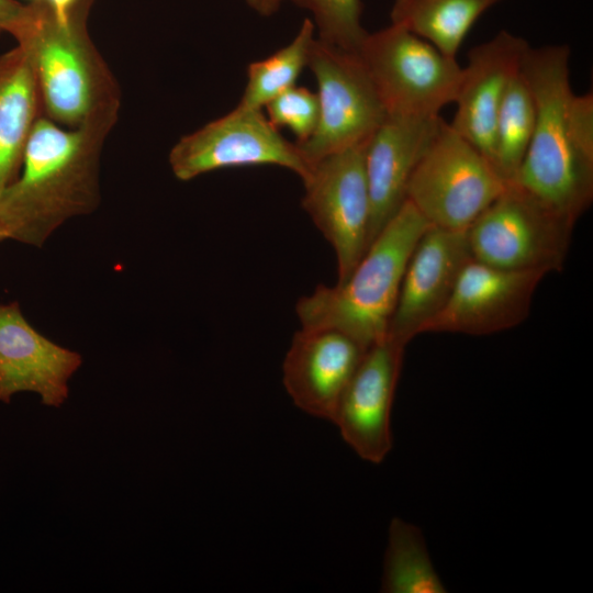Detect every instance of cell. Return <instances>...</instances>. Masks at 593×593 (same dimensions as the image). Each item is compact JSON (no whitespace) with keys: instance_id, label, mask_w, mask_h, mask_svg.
Listing matches in <instances>:
<instances>
[{"instance_id":"6da1fadb","label":"cell","mask_w":593,"mask_h":593,"mask_svg":"<svg viewBox=\"0 0 593 593\" xmlns=\"http://www.w3.org/2000/svg\"><path fill=\"white\" fill-rule=\"evenodd\" d=\"M568 45L529 46L522 70L536 122L525 157L507 182L571 224L593 200V94H575Z\"/></svg>"},{"instance_id":"7a4b0ae2","label":"cell","mask_w":593,"mask_h":593,"mask_svg":"<svg viewBox=\"0 0 593 593\" xmlns=\"http://www.w3.org/2000/svg\"><path fill=\"white\" fill-rule=\"evenodd\" d=\"M118 119L107 115L66 128L46 116L37 119L22 172L0 195L7 239L42 247L66 221L98 208L101 150Z\"/></svg>"},{"instance_id":"3957f363","label":"cell","mask_w":593,"mask_h":593,"mask_svg":"<svg viewBox=\"0 0 593 593\" xmlns=\"http://www.w3.org/2000/svg\"><path fill=\"white\" fill-rule=\"evenodd\" d=\"M429 226L405 200L345 281L318 286L298 301L301 327L339 331L366 349L384 339L407 261Z\"/></svg>"},{"instance_id":"277c9868","label":"cell","mask_w":593,"mask_h":593,"mask_svg":"<svg viewBox=\"0 0 593 593\" xmlns=\"http://www.w3.org/2000/svg\"><path fill=\"white\" fill-rule=\"evenodd\" d=\"M86 2L60 24L45 0L33 1L15 32L29 53L45 116L59 125L79 126L92 119L119 115V85L90 40Z\"/></svg>"},{"instance_id":"5b68a950","label":"cell","mask_w":593,"mask_h":593,"mask_svg":"<svg viewBox=\"0 0 593 593\" xmlns=\"http://www.w3.org/2000/svg\"><path fill=\"white\" fill-rule=\"evenodd\" d=\"M357 54L387 114L439 116L456 101L462 78L457 58L402 26L368 32Z\"/></svg>"},{"instance_id":"8992f818","label":"cell","mask_w":593,"mask_h":593,"mask_svg":"<svg viewBox=\"0 0 593 593\" xmlns=\"http://www.w3.org/2000/svg\"><path fill=\"white\" fill-rule=\"evenodd\" d=\"M506 186L490 160L443 120L410 178L406 200L432 226L467 231Z\"/></svg>"},{"instance_id":"52a82bcc","label":"cell","mask_w":593,"mask_h":593,"mask_svg":"<svg viewBox=\"0 0 593 593\" xmlns=\"http://www.w3.org/2000/svg\"><path fill=\"white\" fill-rule=\"evenodd\" d=\"M574 225L512 183L467 230L471 257L507 270L560 271Z\"/></svg>"},{"instance_id":"ba28073f","label":"cell","mask_w":593,"mask_h":593,"mask_svg":"<svg viewBox=\"0 0 593 593\" xmlns=\"http://www.w3.org/2000/svg\"><path fill=\"white\" fill-rule=\"evenodd\" d=\"M307 67L317 83L320 115L312 136L298 146L313 166L331 154L368 141L387 112L357 53L316 37Z\"/></svg>"},{"instance_id":"9c48e42d","label":"cell","mask_w":593,"mask_h":593,"mask_svg":"<svg viewBox=\"0 0 593 593\" xmlns=\"http://www.w3.org/2000/svg\"><path fill=\"white\" fill-rule=\"evenodd\" d=\"M169 165L181 181L223 168L265 165L287 168L304 181L313 167L261 110L238 105L182 136L169 153Z\"/></svg>"},{"instance_id":"30bf717a","label":"cell","mask_w":593,"mask_h":593,"mask_svg":"<svg viewBox=\"0 0 593 593\" xmlns=\"http://www.w3.org/2000/svg\"><path fill=\"white\" fill-rule=\"evenodd\" d=\"M368 141L316 161L303 181L302 206L334 248L337 283L348 278L369 246Z\"/></svg>"},{"instance_id":"8fae6325","label":"cell","mask_w":593,"mask_h":593,"mask_svg":"<svg viewBox=\"0 0 593 593\" xmlns=\"http://www.w3.org/2000/svg\"><path fill=\"white\" fill-rule=\"evenodd\" d=\"M546 275L496 268L471 258L448 301L423 333L482 336L511 329L527 318L534 293Z\"/></svg>"},{"instance_id":"7c38bea8","label":"cell","mask_w":593,"mask_h":593,"mask_svg":"<svg viewBox=\"0 0 593 593\" xmlns=\"http://www.w3.org/2000/svg\"><path fill=\"white\" fill-rule=\"evenodd\" d=\"M405 347L387 336L365 351L333 421L347 445L372 463L392 448L391 411Z\"/></svg>"},{"instance_id":"4fadbf2b","label":"cell","mask_w":593,"mask_h":593,"mask_svg":"<svg viewBox=\"0 0 593 593\" xmlns=\"http://www.w3.org/2000/svg\"><path fill=\"white\" fill-rule=\"evenodd\" d=\"M471 258L467 231L429 226L407 261L387 336L406 346L422 334Z\"/></svg>"},{"instance_id":"5bb4252c","label":"cell","mask_w":593,"mask_h":593,"mask_svg":"<svg viewBox=\"0 0 593 593\" xmlns=\"http://www.w3.org/2000/svg\"><path fill=\"white\" fill-rule=\"evenodd\" d=\"M79 353L65 348L36 331L18 302L0 303V401L10 403L20 392L40 395L47 406L68 399V382L80 368Z\"/></svg>"},{"instance_id":"9a60e30c","label":"cell","mask_w":593,"mask_h":593,"mask_svg":"<svg viewBox=\"0 0 593 593\" xmlns=\"http://www.w3.org/2000/svg\"><path fill=\"white\" fill-rule=\"evenodd\" d=\"M366 350L339 331L301 327L282 365L283 385L294 405L309 415L333 423Z\"/></svg>"},{"instance_id":"2e32d148","label":"cell","mask_w":593,"mask_h":593,"mask_svg":"<svg viewBox=\"0 0 593 593\" xmlns=\"http://www.w3.org/2000/svg\"><path fill=\"white\" fill-rule=\"evenodd\" d=\"M526 40L502 30L472 47L456 98L451 127L492 164L496 118L512 77L521 69ZM493 165V164H492Z\"/></svg>"},{"instance_id":"e0dca14e","label":"cell","mask_w":593,"mask_h":593,"mask_svg":"<svg viewBox=\"0 0 593 593\" xmlns=\"http://www.w3.org/2000/svg\"><path fill=\"white\" fill-rule=\"evenodd\" d=\"M443 119L387 114L368 141L369 245L406 200L410 178Z\"/></svg>"},{"instance_id":"ac0fdd59","label":"cell","mask_w":593,"mask_h":593,"mask_svg":"<svg viewBox=\"0 0 593 593\" xmlns=\"http://www.w3.org/2000/svg\"><path fill=\"white\" fill-rule=\"evenodd\" d=\"M41 110L34 67L27 51L19 44L0 57V195L18 178Z\"/></svg>"},{"instance_id":"d6986e66","label":"cell","mask_w":593,"mask_h":593,"mask_svg":"<svg viewBox=\"0 0 593 593\" xmlns=\"http://www.w3.org/2000/svg\"><path fill=\"white\" fill-rule=\"evenodd\" d=\"M503 0H394L391 23L456 57L477 20Z\"/></svg>"},{"instance_id":"ffe728a7","label":"cell","mask_w":593,"mask_h":593,"mask_svg":"<svg viewBox=\"0 0 593 593\" xmlns=\"http://www.w3.org/2000/svg\"><path fill=\"white\" fill-rule=\"evenodd\" d=\"M381 592L444 593L421 529L401 518L389 526Z\"/></svg>"},{"instance_id":"44dd1931","label":"cell","mask_w":593,"mask_h":593,"mask_svg":"<svg viewBox=\"0 0 593 593\" xmlns=\"http://www.w3.org/2000/svg\"><path fill=\"white\" fill-rule=\"evenodd\" d=\"M535 122L534 96L521 67L507 86L494 130L492 164L506 182L514 178L525 157Z\"/></svg>"},{"instance_id":"7402d4cb","label":"cell","mask_w":593,"mask_h":593,"mask_svg":"<svg viewBox=\"0 0 593 593\" xmlns=\"http://www.w3.org/2000/svg\"><path fill=\"white\" fill-rule=\"evenodd\" d=\"M314 32L313 21L306 18L288 45L264 59L250 63L247 83L237 105L261 110L277 96L295 86L303 68L307 66Z\"/></svg>"},{"instance_id":"603a6c76","label":"cell","mask_w":593,"mask_h":593,"mask_svg":"<svg viewBox=\"0 0 593 593\" xmlns=\"http://www.w3.org/2000/svg\"><path fill=\"white\" fill-rule=\"evenodd\" d=\"M312 13L317 38L357 53L368 32L361 24L360 0H289Z\"/></svg>"},{"instance_id":"cb8c5ba5","label":"cell","mask_w":593,"mask_h":593,"mask_svg":"<svg viewBox=\"0 0 593 593\" xmlns=\"http://www.w3.org/2000/svg\"><path fill=\"white\" fill-rule=\"evenodd\" d=\"M267 119L277 128L288 127L296 137V144L305 143L314 133L320 104L317 93L305 87L293 86L266 105Z\"/></svg>"},{"instance_id":"d4e9b609","label":"cell","mask_w":593,"mask_h":593,"mask_svg":"<svg viewBox=\"0 0 593 593\" xmlns=\"http://www.w3.org/2000/svg\"><path fill=\"white\" fill-rule=\"evenodd\" d=\"M26 12L27 5H22L15 0H0V31L14 35Z\"/></svg>"},{"instance_id":"484cf974","label":"cell","mask_w":593,"mask_h":593,"mask_svg":"<svg viewBox=\"0 0 593 593\" xmlns=\"http://www.w3.org/2000/svg\"><path fill=\"white\" fill-rule=\"evenodd\" d=\"M53 15L60 24L70 21L71 13L79 0H45Z\"/></svg>"},{"instance_id":"4316f807","label":"cell","mask_w":593,"mask_h":593,"mask_svg":"<svg viewBox=\"0 0 593 593\" xmlns=\"http://www.w3.org/2000/svg\"><path fill=\"white\" fill-rule=\"evenodd\" d=\"M248 5L261 15H271L278 11L283 0H246Z\"/></svg>"},{"instance_id":"83f0119b","label":"cell","mask_w":593,"mask_h":593,"mask_svg":"<svg viewBox=\"0 0 593 593\" xmlns=\"http://www.w3.org/2000/svg\"><path fill=\"white\" fill-rule=\"evenodd\" d=\"M7 239L3 230L0 226V242Z\"/></svg>"},{"instance_id":"f1b7e54d","label":"cell","mask_w":593,"mask_h":593,"mask_svg":"<svg viewBox=\"0 0 593 593\" xmlns=\"http://www.w3.org/2000/svg\"><path fill=\"white\" fill-rule=\"evenodd\" d=\"M33 1H40V0H33Z\"/></svg>"}]
</instances>
